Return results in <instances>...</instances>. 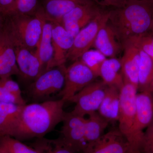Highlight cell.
<instances>
[{
	"label": "cell",
	"mask_w": 153,
	"mask_h": 153,
	"mask_svg": "<svg viewBox=\"0 0 153 153\" xmlns=\"http://www.w3.org/2000/svg\"><path fill=\"white\" fill-rule=\"evenodd\" d=\"M65 102L61 98L23 105L10 136L19 140L43 137L63 122Z\"/></svg>",
	"instance_id": "6da1fadb"
},
{
	"label": "cell",
	"mask_w": 153,
	"mask_h": 153,
	"mask_svg": "<svg viewBox=\"0 0 153 153\" xmlns=\"http://www.w3.org/2000/svg\"><path fill=\"white\" fill-rule=\"evenodd\" d=\"M153 4L141 0H129L125 5L110 10L108 24L122 47L126 42L150 32Z\"/></svg>",
	"instance_id": "7a4b0ae2"
},
{
	"label": "cell",
	"mask_w": 153,
	"mask_h": 153,
	"mask_svg": "<svg viewBox=\"0 0 153 153\" xmlns=\"http://www.w3.org/2000/svg\"><path fill=\"white\" fill-rule=\"evenodd\" d=\"M4 18L2 31L15 47L37 49L45 20L41 7L33 16L15 13Z\"/></svg>",
	"instance_id": "3957f363"
},
{
	"label": "cell",
	"mask_w": 153,
	"mask_h": 153,
	"mask_svg": "<svg viewBox=\"0 0 153 153\" xmlns=\"http://www.w3.org/2000/svg\"><path fill=\"white\" fill-rule=\"evenodd\" d=\"M137 89L133 85L124 82L120 89V106L118 121L119 130L135 151L141 153L134 133L136 114V98Z\"/></svg>",
	"instance_id": "277c9868"
},
{
	"label": "cell",
	"mask_w": 153,
	"mask_h": 153,
	"mask_svg": "<svg viewBox=\"0 0 153 153\" xmlns=\"http://www.w3.org/2000/svg\"><path fill=\"white\" fill-rule=\"evenodd\" d=\"M66 69L64 65L44 71L29 85L28 95L33 100L38 101L60 93L64 87Z\"/></svg>",
	"instance_id": "5b68a950"
},
{
	"label": "cell",
	"mask_w": 153,
	"mask_h": 153,
	"mask_svg": "<svg viewBox=\"0 0 153 153\" xmlns=\"http://www.w3.org/2000/svg\"><path fill=\"white\" fill-rule=\"evenodd\" d=\"M109 11L101 9L98 15L87 26L82 28L74 38L71 49L66 55V59L74 61L93 46L100 28L108 22Z\"/></svg>",
	"instance_id": "8992f818"
},
{
	"label": "cell",
	"mask_w": 153,
	"mask_h": 153,
	"mask_svg": "<svg viewBox=\"0 0 153 153\" xmlns=\"http://www.w3.org/2000/svg\"><path fill=\"white\" fill-rule=\"evenodd\" d=\"M106 86L102 81H94L85 86L69 100L75 103L71 113L84 117L96 112L104 98Z\"/></svg>",
	"instance_id": "52a82bcc"
},
{
	"label": "cell",
	"mask_w": 153,
	"mask_h": 153,
	"mask_svg": "<svg viewBox=\"0 0 153 153\" xmlns=\"http://www.w3.org/2000/svg\"><path fill=\"white\" fill-rule=\"evenodd\" d=\"M96 78L82 60L79 59L74 61L66 68L64 87L58 95L65 102L69 101L76 94L94 82Z\"/></svg>",
	"instance_id": "ba28073f"
},
{
	"label": "cell",
	"mask_w": 153,
	"mask_h": 153,
	"mask_svg": "<svg viewBox=\"0 0 153 153\" xmlns=\"http://www.w3.org/2000/svg\"><path fill=\"white\" fill-rule=\"evenodd\" d=\"M84 117L66 112L63 121L60 139L66 145L79 153L86 150L88 145L85 140Z\"/></svg>",
	"instance_id": "9c48e42d"
},
{
	"label": "cell",
	"mask_w": 153,
	"mask_h": 153,
	"mask_svg": "<svg viewBox=\"0 0 153 153\" xmlns=\"http://www.w3.org/2000/svg\"><path fill=\"white\" fill-rule=\"evenodd\" d=\"M101 9L92 1L80 5L64 15L58 23L74 38L97 16Z\"/></svg>",
	"instance_id": "30bf717a"
},
{
	"label": "cell",
	"mask_w": 153,
	"mask_h": 153,
	"mask_svg": "<svg viewBox=\"0 0 153 153\" xmlns=\"http://www.w3.org/2000/svg\"><path fill=\"white\" fill-rule=\"evenodd\" d=\"M153 119V95L147 90L137 94L134 133L141 152L144 129Z\"/></svg>",
	"instance_id": "8fae6325"
},
{
	"label": "cell",
	"mask_w": 153,
	"mask_h": 153,
	"mask_svg": "<svg viewBox=\"0 0 153 153\" xmlns=\"http://www.w3.org/2000/svg\"><path fill=\"white\" fill-rule=\"evenodd\" d=\"M82 153H140L134 150L119 129L104 134L96 142Z\"/></svg>",
	"instance_id": "7c38bea8"
},
{
	"label": "cell",
	"mask_w": 153,
	"mask_h": 153,
	"mask_svg": "<svg viewBox=\"0 0 153 153\" xmlns=\"http://www.w3.org/2000/svg\"><path fill=\"white\" fill-rule=\"evenodd\" d=\"M51 22L54 53L49 69L65 65L66 55L73 45L74 38L59 23Z\"/></svg>",
	"instance_id": "4fadbf2b"
},
{
	"label": "cell",
	"mask_w": 153,
	"mask_h": 153,
	"mask_svg": "<svg viewBox=\"0 0 153 153\" xmlns=\"http://www.w3.org/2000/svg\"><path fill=\"white\" fill-rule=\"evenodd\" d=\"M123 56L120 60L121 72L124 82L130 83L138 88V74L140 63L139 48L131 41L126 42L123 46Z\"/></svg>",
	"instance_id": "5bb4252c"
},
{
	"label": "cell",
	"mask_w": 153,
	"mask_h": 153,
	"mask_svg": "<svg viewBox=\"0 0 153 153\" xmlns=\"http://www.w3.org/2000/svg\"><path fill=\"white\" fill-rule=\"evenodd\" d=\"M17 66L20 76L26 80H34L44 71L35 52L23 47H15Z\"/></svg>",
	"instance_id": "9a60e30c"
},
{
	"label": "cell",
	"mask_w": 153,
	"mask_h": 153,
	"mask_svg": "<svg viewBox=\"0 0 153 153\" xmlns=\"http://www.w3.org/2000/svg\"><path fill=\"white\" fill-rule=\"evenodd\" d=\"M13 75H20L15 47L2 30L0 32V78Z\"/></svg>",
	"instance_id": "2e32d148"
},
{
	"label": "cell",
	"mask_w": 153,
	"mask_h": 153,
	"mask_svg": "<svg viewBox=\"0 0 153 153\" xmlns=\"http://www.w3.org/2000/svg\"><path fill=\"white\" fill-rule=\"evenodd\" d=\"M93 46L105 57L110 58H116L123 49L114 31L108 23L100 28Z\"/></svg>",
	"instance_id": "e0dca14e"
},
{
	"label": "cell",
	"mask_w": 153,
	"mask_h": 153,
	"mask_svg": "<svg viewBox=\"0 0 153 153\" xmlns=\"http://www.w3.org/2000/svg\"><path fill=\"white\" fill-rule=\"evenodd\" d=\"M91 1V0H43L41 8L45 19L50 22H58L77 6Z\"/></svg>",
	"instance_id": "ac0fdd59"
},
{
	"label": "cell",
	"mask_w": 153,
	"mask_h": 153,
	"mask_svg": "<svg viewBox=\"0 0 153 153\" xmlns=\"http://www.w3.org/2000/svg\"><path fill=\"white\" fill-rule=\"evenodd\" d=\"M120 106V89L107 85L105 94L98 109L99 114L110 122L118 121Z\"/></svg>",
	"instance_id": "d6986e66"
},
{
	"label": "cell",
	"mask_w": 153,
	"mask_h": 153,
	"mask_svg": "<svg viewBox=\"0 0 153 153\" xmlns=\"http://www.w3.org/2000/svg\"><path fill=\"white\" fill-rule=\"evenodd\" d=\"M35 52L38 55L44 71L49 69L54 56V47L52 43V23L45 19L43 31Z\"/></svg>",
	"instance_id": "ffe728a7"
},
{
	"label": "cell",
	"mask_w": 153,
	"mask_h": 153,
	"mask_svg": "<svg viewBox=\"0 0 153 153\" xmlns=\"http://www.w3.org/2000/svg\"><path fill=\"white\" fill-rule=\"evenodd\" d=\"M88 116V118L85 119V138L87 149L104 134L105 130L109 123L97 111Z\"/></svg>",
	"instance_id": "44dd1931"
},
{
	"label": "cell",
	"mask_w": 153,
	"mask_h": 153,
	"mask_svg": "<svg viewBox=\"0 0 153 153\" xmlns=\"http://www.w3.org/2000/svg\"><path fill=\"white\" fill-rule=\"evenodd\" d=\"M23 106L0 102V137L10 136Z\"/></svg>",
	"instance_id": "7402d4cb"
},
{
	"label": "cell",
	"mask_w": 153,
	"mask_h": 153,
	"mask_svg": "<svg viewBox=\"0 0 153 153\" xmlns=\"http://www.w3.org/2000/svg\"><path fill=\"white\" fill-rule=\"evenodd\" d=\"M121 69L120 60L116 58L106 59L102 65L100 76L107 85L115 86L120 89L124 84Z\"/></svg>",
	"instance_id": "603a6c76"
},
{
	"label": "cell",
	"mask_w": 153,
	"mask_h": 153,
	"mask_svg": "<svg viewBox=\"0 0 153 153\" xmlns=\"http://www.w3.org/2000/svg\"><path fill=\"white\" fill-rule=\"evenodd\" d=\"M0 102L20 105L26 104L20 86L11 77L0 78Z\"/></svg>",
	"instance_id": "cb8c5ba5"
},
{
	"label": "cell",
	"mask_w": 153,
	"mask_h": 153,
	"mask_svg": "<svg viewBox=\"0 0 153 153\" xmlns=\"http://www.w3.org/2000/svg\"><path fill=\"white\" fill-rule=\"evenodd\" d=\"M139 49L140 52V63L138 90L142 92L148 90L152 80L153 60L146 52L139 48Z\"/></svg>",
	"instance_id": "d4e9b609"
},
{
	"label": "cell",
	"mask_w": 153,
	"mask_h": 153,
	"mask_svg": "<svg viewBox=\"0 0 153 153\" xmlns=\"http://www.w3.org/2000/svg\"><path fill=\"white\" fill-rule=\"evenodd\" d=\"M35 149L40 153H79L63 142L60 138L49 140L38 138Z\"/></svg>",
	"instance_id": "484cf974"
},
{
	"label": "cell",
	"mask_w": 153,
	"mask_h": 153,
	"mask_svg": "<svg viewBox=\"0 0 153 153\" xmlns=\"http://www.w3.org/2000/svg\"><path fill=\"white\" fill-rule=\"evenodd\" d=\"M0 148L8 153H40L35 148L28 146L9 135L0 137Z\"/></svg>",
	"instance_id": "4316f807"
},
{
	"label": "cell",
	"mask_w": 153,
	"mask_h": 153,
	"mask_svg": "<svg viewBox=\"0 0 153 153\" xmlns=\"http://www.w3.org/2000/svg\"><path fill=\"white\" fill-rule=\"evenodd\" d=\"M106 57L97 50H90L84 53L80 60L92 71L96 77L100 76V68Z\"/></svg>",
	"instance_id": "83f0119b"
},
{
	"label": "cell",
	"mask_w": 153,
	"mask_h": 153,
	"mask_svg": "<svg viewBox=\"0 0 153 153\" xmlns=\"http://www.w3.org/2000/svg\"><path fill=\"white\" fill-rule=\"evenodd\" d=\"M131 41L136 46L146 52L153 60V34L146 33L132 38Z\"/></svg>",
	"instance_id": "f1b7e54d"
},
{
	"label": "cell",
	"mask_w": 153,
	"mask_h": 153,
	"mask_svg": "<svg viewBox=\"0 0 153 153\" xmlns=\"http://www.w3.org/2000/svg\"><path fill=\"white\" fill-rule=\"evenodd\" d=\"M38 8V0H17L15 13L33 16L36 14Z\"/></svg>",
	"instance_id": "f546056e"
},
{
	"label": "cell",
	"mask_w": 153,
	"mask_h": 153,
	"mask_svg": "<svg viewBox=\"0 0 153 153\" xmlns=\"http://www.w3.org/2000/svg\"><path fill=\"white\" fill-rule=\"evenodd\" d=\"M141 153H153V119L144 132Z\"/></svg>",
	"instance_id": "4dcf8cb0"
},
{
	"label": "cell",
	"mask_w": 153,
	"mask_h": 153,
	"mask_svg": "<svg viewBox=\"0 0 153 153\" xmlns=\"http://www.w3.org/2000/svg\"><path fill=\"white\" fill-rule=\"evenodd\" d=\"M17 0H0V15L3 17L16 13Z\"/></svg>",
	"instance_id": "1f68e13d"
},
{
	"label": "cell",
	"mask_w": 153,
	"mask_h": 153,
	"mask_svg": "<svg viewBox=\"0 0 153 153\" xmlns=\"http://www.w3.org/2000/svg\"><path fill=\"white\" fill-rule=\"evenodd\" d=\"M91 1L100 7H111L112 9H114L120 7L125 5L129 0H91Z\"/></svg>",
	"instance_id": "d6a6232c"
},
{
	"label": "cell",
	"mask_w": 153,
	"mask_h": 153,
	"mask_svg": "<svg viewBox=\"0 0 153 153\" xmlns=\"http://www.w3.org/2000/svg\"><path fill=\"white\" fill-rule=\"evenodd\" d=\"M3 23H4V18L1 15H0V32L2 30Z\"/></svg>",
	"instance_id": "836d02e7"
},
{
	"label": "cell",
	"mask_w": 153,
	"mask_h": 153,
	"mask_svg": "<svg viewBox=\"0 0 153 153\" xmlns=\"http://www.w3.org/2000/svg\"><path fill=\"white\" fill-rule=\"evenodd\" d=\"M151 33H152L153 34V11L152 14V25H151V30H150Z\"/></svg>",
	"instance_id": "e575fe53"
},
{
	"label": "cell",
	"mask_w": 153,
	"mask_h": 153,
	"mask_svg": "<svg viewBox=\"0 0 153 153\" xmlns=\"http://www.w3.org/2000/svg\"><path fill=\"white\" fill-rule=\"evenodd\" d=\"M141 1H145L151 3L153 4V0H141Z\"/></svg>",
	"instance_id": "d590c367"
},
{
	"label": "cell",
	"mask_w": 153,
	"mask_h": 153,
	"mask_svg": "<svg viewBox=\"0 0 153 153\" xmlns=\"http://www.w3.org/2000/svg\"><path fill=\"white\" fill-rule=\"evenodd\" d=\"M0 153H8L6 152L5 151L0 148Z\"/></svg>",
	"instance_id": "8d00e7d4"
}]
</instances>
